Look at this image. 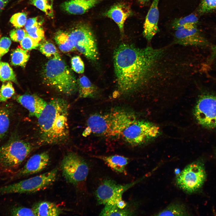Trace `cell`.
Returning a JSON list of instances; mask_svg holds the SVG:
<instances>
[{
	"instance_id": "6da1fadb",
	"label": "cell",
	"mask_w": 216,
	"mask_h": 216,
	"mask_svg": "<svg viewBox=\"0 0 216 216\" xmlns=\"http://www.w3.org/2000/svg\"><path fill=\"white\" fill-rule=\"evenodd\" d=\"M166 55L163 48H139L122 44L114 53L113 62L118 87L128 94L151 84L160 72Z\"/></svg>"
},
{
	"instance_id": "7a4b0ae2",
	"label": "cell",
	"mask_w": 216,
	"mask_h": 216,
	"mask_svg": "<svg viewBox=\"0 0 216 216\" xmlns=\"http://www.w3.org/2000/svg\"><path fill=\"white\" fill-rule=\"evenodd\" d=\"M69 106L65 100L55 98L47 104L38 118L41 141L46 144L64 141L69 135Z\"/></svg>"
},
{
	"instance_id": "3957f363",
	"label": "cell",
	"mask_w": 216,
	"mask_h": 216,
	"mask_svg": "<svg viewBox=\"0 0 216 216\" xmlns=\"http://www.w3.org/2000/svg\"><path fill=\"white\" fill-rule=\"evenodd\" d=\"M137 118L132 112L123 109L116 110L104 114L90 116L82 135L93 134L108 137L121 135L127 126Z\"/></svg>"
},
{
	"instance_id": "277c9868",
	"label": "cell",
	"mask_w": 216,
	"mask_h": 216,
	"mask_svg": "<svg viewBox=\"0 0 216 216\" xmlns=\"http://www.w3.org/2000/svg\"><path fill=\"white\" fill-rule=\"evenodd\" d=\"M43 76L48 86L66 95L71 94L77 89L75 77L59 54L51 58L46 63Z\"/></svg>"
},
{
	"instance_id": "5b68a950",
	"label": "cell",
	"mask_w": 216,
	"mask_h": 216,
	"mask_svg": "<svg viewBox=\"0 0 216 216\" xmlns=\"http://www.w3.org/2000/svg\"><path fill=\"white\" fill-rule=\"evenodd\" d=\"M58 170L54 168L44 173L17 183L0 187V194L32 193L45 188L54 182Z\"/></svg>"
},
{
	"instance_id": "8992f818",
	"label": "cell",
	"mask_w": 216,
	"mask_h": 216,
	"mask_svg": "<svg viewBox=\"0 0 216 216\" xmlns=\"http://www.w3.org/2000/svg\"><path fill=\"white\" fill-rule=\"evenodd\" d=\"M69 33L75 49L92 61L98 60V52L96 39L88 25L80 24Z\"/></svg>"
},
{
	"instance_id": "52a82bcc",
	"label": "cell",
	"mask_w": 216,
	"mask_h": 216,
	"mask_svg": "<svg viewBox=\"0 0 216 216\" xmlns=\"http://www.w3.org/2000/svg\"><path fill=\"white\" fill-rule=\"evenodd\" d=\"M29 143L21 140H11L0 147V166L11 170L20 165L32 150Z\"/></svg>"
},
{
	"instance_id": "ba28073f",
	"label": "cell",
	"mask_w": 216,
	"mask_h": 216,
	"mask_svg": "<svg viewBox=\"0 0 216 216\" xmlns=\"http://www.w3.org/2000/svg\"><path fill=\"white\" fill-rule=\"evenodd\" d=\"M206 177L203 164L197 161L188 165L178 174L176 182L178 187L183 191L192 193L202 187Z\"/></svg>"
},
{
	"instance_id": "9c48e42d",
	"label": "cell",
	"mask_w": 216,
	"mask_h": 216,
	"mask_svg": "<svg viewBox=\"0 0 216 216\" xmlns=\"http://www.w3.org/2000/svg\"><path fill=\"white\" fill-rule=\"evenodd\" d=\"M159 134V128L156 125L136 118L124 129L121 136L129 144L137 146L154 139Z\"/></svg>"
},
{
	"instance_id": "30bf717a",
	"label": "cell",
	"mask_w": 216,
	"mask_h": 216,
	"mask_svg": "<svg viewBox=\"0 0 216 216\" xmlns=\"http://www.w3.org/2000/svg\"><path fill=\"white\" fill-rule=\"evenodd\" d=\"M61 168L67 182L75 185L84 181L89 171L88 165L84 159L73 152L68 153L64 157Z\"/></svg>"
},
{
	"instance_id": "8fae6325",
	"label": "cell",
	"mask_w": 216,
	"mask_h": 216,
	"mask_svg": "<svg viewBox=\"0 0 216 216\" xmlns=\"http://www.w3.org/2000/svg\"><path fill=\"white\" fill-rule=\"evenodd\" d=\"M198 123L208 128H216V95L203 94L199 97L194 110Z\"/></svg>"
},
{
	"instance_id": "7c38bea8",
	"label": "cell",
	"mask_w": 216,
	"mask_h": 216,
	"mask_svg": "<svg viewBox=\"0 0 216 216\" xmlns=\"http://www.w3.org/2000/svg\"><path fill=\"white\" fill-rule=\"evenodd\" d=\"M138 182L136 181L121 184L112 180H105L96 190L95 195L98 203L104 205H115L122 199L124 193Z\"/></svg>"
},
{
	"instance_id": "4fadbf2b",
	"label": "cell",
	"mask_w": 216,
	"mask_h": 216,
	"mask_svg": "<svg viewBox=\"0 0 216 216\" xmlns=\"http://www.w3.org/2000/svg\"><path fill=\"white\" fill-rule=\"evenodd\" d=\"M174 37L175 43L182 46H206L208 44L197 27L175 30Z\"/></svg>"
},
{
	"instance_id": "5bb4252c",
	"label": "cell",
	"mask_w": 216,
	"mask_h": 216,
	"mask_svg": "<svg viewBox=\"0 0 216 216\" xmlns=\"http://www.w3.org/2000/svg\"><path fill=\"white\" fill-rule=\"evenodd\" d=\"M50 161V157L47 152L33 155L17 173L15 177H21L40 172L48 166Z\"/></svg>"
},
{
	"instance_id": "9a60e30c",
	"label": "cell",
	"mask_w": 216,
	"mask_h": 216,
	"mask_svg": "<svg viewBox=\"0 0 216 216\" xmlns=\"http://www.w3.org/2000/svg\"><path fill=\"white\" fill-rule=\"evenodd\" d=\"M160 0H153L147 14L143 27V34L150 42L159 31L158 3Z\"/></svg>"
},
{
	"instance_id": "2e32d148",
	"label": "cell",
	"mask_w": 216,
	"mask_h": 216,
	"mask_svg": "<svg viewBox=\"0 0 216 216\" xmlns=\"http://www.w3.org/2000/svg\"><path fill=\"white\" fill-rule=\"evenodd\" d=\"M16 99L28 111L30 116L38 118L47 104L42 98L34 95H19L16 97Z\"/></svg>"
},
{
	"instance_id": "e0dca14e",
	"label": "cell",
	"mask_w": 216,
	"mask_h": 216,
	"mask_svg": "<svg viewBox=\"0 0 216 216\" xmlns=\"http://www.w3.org/2000/svg\"><path fill=\"white\" fill-rule=\"evenodd\" d=\"M132 13L129 6L125 4L118 3L112 6L104 15L112 19L117 25L120 32L123 34L124 22Z\"/></svg>"
},
{
	"instance_id": "ac0fdd59",
	"label": "cell",
	"mask_w": 216,
	"mask_h": 216,
	"mask_svg": "<svg viewBox=\"0 0 216 216\" xmlns=\"http://www.w3.org/2000/svg\"><path fill=\"white\" fill-rule=\"evenodd\" d=\"M100 0H70L62 4V9L72 14L81 15L95 6Z\"/></svg>"
},
{
	"instance_id": "d6986e66",
	"label": "cell",
	"mask_w": 216,
	"mask_h": 216,
	"mask_svg": "<svg viewBox=\"0 0 216 216\" xmlns=\"http://www.w3.org/2000/svg\"><path fill=\"white\" fill-rule=\"evenodd\" d=\"M96 157L103 161L112 170L116 172L126 174V168L129 161L126 157L119 155L98 156Z\"/></svg>"
},
{
	"instance_id": "ffe728a7",
	"label": "cell",
	"mask_w": 216,
	"mask_h": 216,
	"mask_svg": "<svg viewBox=\"0 0 216 216\" xmlns=\"http://www.w3.org/2000/svg\"><path fill=\"white\" fill-rule=\"evenodd\" d=\"M32 209L36 216H57L62 213V209L55 204L48 201L37 202Z\"/></svg>"
},
{
	"instance_id": "44dd1931",
	"label": "cell",
	"mask_w": 216,
	"mask_h": 216,
	"mask_svg": "<svg viewBox=\"0 0 216 216\" xmlns=\"http://www.w3.org/2000/svg\"><path fill=\"white\" fill-rule=\"evenodd\" d=\"M79 96L81 98H94L96 95L97 90L89 79L86 76H81L78 80Z\"/></svg>"
},
{
	"instance_id": "7402d4cb",
	"label": "cell",
	"mask_w": 216,
	"mask_h": 216,
	"mask_svg": "<svg viewBox=\"0 0 216 216\" xmlns=\"http://www.w3.org/2000/svg\"><path fill=\"white\" fill-rule=\"evenodd\" d=\"M198 22L197 17L194 14H191L183 17L176 19L172 24L175 30L182 29H190L197 27Z\"/></svg>"
},
{
	"instance_id": "603a6c76",
	"label": "cell",
	"mask_w": 216,
	"mask_h": 216,
	"mask_svg": "<svg viewBox=\"0 0 216 216\" xmlns=\"http://www.w3.org/2000/svg\"><path fill=\"white\" fill-rule=\"evenodd\" d=\"M54 39L60 50L68 52L75 50L69 33L59 31L55 34Z\"/></svg>"
},
{
	"instance_id": "cb8c5ba5",
	"label": "cell",
	"mask_w": 216,
	"mask_h": 216,
	"mask_svg": "<svg viewBox=\"0 0 216 216\" xmlns=\"http://www.w3.org/2000/svg\"><path fill=\"white\" fill-rule=\"evenodd\" d=\"M189 213L186 207L178 203H173L157 213L155 216H187Z\"/></svg>"
},
{
	"instance_id": "d4e9b609",
	"label": "cell",
	"mask_w": 216,
	"mask_h": 216,
	"mask_svg": "<svg viewBox=\"0 0 216 216\" xmlns=\"http://www.w3.org/2000/svg\"><path fill=\"white\" fill-rule=\"evenodd\" d=\"M30 56L28 50L18 48L11 54V64L14 66L25 67Z\"/></svg>"
},
{
	"instance_id": "484cf974",
	"label": "cell",
	"mask_w": 216,
	"mask_h": 216,
	"mask_svg": "<svg viewBox=\"0 0 216 216\" xmlns=\"http://www.w3.org/2000/svg\"><path fill=\"white\" fill-rule=\"evenodd\" d=\"M10 113L7 108L0 107V141L7 134L10 125Z\"/></svg>"
},
{
	"instance_id": "4316f807",
	"label": "cell",
	"mask_w": 216,
	"mask_h": 216,
	"mask_svg": "<svg viewBox=\"0 0 216 216\" xmlns=\"http://www.w3.org/2000/svg\"><path fill=\"white\" fill-rule=\"evenodd\" d=\"M0 81L16 82V76L9 64L6 62H0Z\"/></svg>"
},
{
	"instance_id": "83f0119b",
	"label": "cell",
	"mask_w": 216,
	"mask_h": 216,
	"mask_svg": "<svg viewBox=\"0 0 216 216\" xmlns=\"http://www.w3.org/2000/svg\"><path fill=\"white\" fill-rule=\"evenodd\" d=\"M132 213L128 210L121 209L114 205H106L101 212V216H129Z\"/></svg>"
},
{
	"instance_id": "f1b7e54d",
	"label": "cell",
	"mask_w": 216,
	"mask_h": 216,
	"mask_svg": "<svg viewBox=\"0 0 216 216\" xmlns=\"http://www.w3.org/2000/svg\"><path fill=\"white\" fill-rule=\"evenodd\" d=\"M32 3L47 15L53 17V0H32Z\"/></svg>"
},
{
	"instance_id": "f546056e",
	"label": "cell",
	"mask_w": 216,
	"mask_h": 216,
	"mask_svg": "<svg viewBox=\"0 0 216 216\" xmlns=\"http://www.w3.org/2000/svg\"><path fill=\"white\" fill-rule=\"evenodd\" d=\"M39 49L43 55L47 57L52 58L59 54L55 45L48 41H43L39 44Z\"/></svg>"
},
{
	"instance_id": "4dcf8cb0",
	"label": "cell",
	"mask_w": 216,
	"mask_h": 216,
	"mask_svg": "<svg viewBox=\"0 0 216 216\" xmlns=\"http://www.w3.org/2000/svg\"><path fill=\"white\" fill-rule=\"evenodd\" d=\"M15 93V90L10 81L3 83L0 89V102H4L10 98Z\"/></svg>"
},
{
	"instance_id": "1f68e13d",
	"label": "cell",
	"mask_w": 216,
	"mask_h": 216,
	"mask_svg": "<svg viewBox=\"0 0 216 216\" xmlns=\"http://www.w3.org/2000/svg\"><path fill=\"white\" fill-rule=\"evenodd\" d=\"M25 30L29 36L39 43L44 38V32L41 26H33Z\"/></svg>"
},
{
	"instance_id": "d6a6232c",
	"label": "cell",
	"mask_w": 216,
	"mask_h": 216,
	"mask_svg": "<svg viewBox=\"0 0 216 216\" xmlns=\"http://www.w3.org/2000/svg\"><path fill=\"white\" fill-rule=\"evenodd\" d=\"M27 21L26 14L23 12L14 14L10 19L11 23L15 27L20 28L25 25Z\"/></svg>"
},
{
	"instance_id": "836d02e7",
	"label": "cell",
	"mask_w": 216,
	"mask_h": 216,
	"mask_svg": "<svg viewBox=\"0 0 216 216\" xmlns=\"http://www.w3.org/2000/svg\"><path fill=\"white\" fill-rule=\"evenodd\" d=\"M216 10V0H202L198 9L199 12L205 14Z\"/></svg>"
},
{
	"instance_id": "e575fe53",
	"label": "cell",
	"mask_w": 216,
	"mask_h": 216,
	"mask_svg": "<svg viewBox=\"0 0 216 216\" xmlns=\"http://www.w3.org/2000/svg\"><path fill=\"white\" fill-rule=\"evenodd\" d=\"M20 44L22 49L27 50L36 49L39 46V43L33 39L27 34L20 42Z\"/></svg>"
},
{
	"instance_id": "d590c367",
	"label": "cell",
	"mask_w": 216,
	"mask_h": 216,
	"mask_svg": "<svg viewBox=\"0 0 216 216\" xmlns=\"http://www.w3.org/2000/svg\"><path fill=\"white\" fill-rule=\"evenodd\" d=\"M13 216H36L33 209L23 207H16L11 211Z\"/></svg>"
},
{
	"instance_id": "8d00e7d4",
	"label": "cell",
	"mask_w": 216,
	"mask_h": 216,
	"mask_svg": "<svg viewBox=\"0 0 216 216\" xmlns=\"http://www.w3.org/2000/svg\"><path fill=\"white\" fill-rule=\"evenodd\" d=\"M72 69L78 74H82L84 70V63L80 56H76L73 57L71 60Z\"/></svg>"
},
{
	"instance_id": "74e56055",
	"label": "cell",
	"mask_w": 216,
	"mask_h": 216,
	"mask_svg": "<svg viewBox=\"0 0 216 216\" xmlns=\"http://www.w3.org/2000/svg\"><path fill=\"white\" fill-rule=\"evenodd\" d=\"M11 44V40L8 37H4L0 38V59L8 52Z\"/></svg>"
},
{
	"instance_id": "f35d334b",
	"label": "cell",
	"mask_w": 216,
	"mask_h": 216,
	"mask_svg": "<svg viewBox=\"0 0 216 216\" xmlns=\"http://www.w3.org/2000/svg\"><path fill=\"white\" fill-rule=\"evenodd\" d=\"M27 34L25 30L18 28L11 30L10 32V36L13 41L19 42L23 39Z\"/></svg>"
},
{
	"instance_id": "ab89813d",
	"label": "cell",
	"mask_w": 216,
	"mask_h": 216,
	"mask_svg": "<svg viewBox=\"0 0 216 216\" xmlns=\"http://www.w3.org/2000/svg\"><path fill=\"white\" fill-rule=\"evenodd\" d=\"M42 21L40 20L38 17L30 18L27 20L25 25V28H27L33 26H40L42 24Z\"/></svg>"
},
{
	"instance_id": "60d3db41",
	"label": "cell",
	"mask_w": 216,
	"mask_h": 216,
	"mask_svg": "<svg viewBox=\"0 0 216 216\" xmlns=\"http://www.w3.org/2000/svg\"><path fill=\"white\" fill-rule=\"evenodd\" d=\"M118 208L123 209H124L127 205V203L122 199L118 201L115 205Z\"/></svg>"
},
{
	"instance_id": "b9f144b4",
	"label": "cell",
	"mask_w": 216,
	"mask_h": 216,
	"mask_svg": "<svg viewBox=\"0 0 216 216\" xmlns=\"http://www.w3.org/2000/svg\"><path fill=\"white\" fill-rule=\"evenodd\" d=\"M10 0H0V12L7 5Z\"/></svg>"
},
{
	"instance_id": "7bdbcfd3",
	"label": "cell",
	"mask_w": 216,
	"mask_h": 216,
	"mask_svg": "<svg viewBox=\"0 0 216 216\" xmlns=\"http://www.w3.org/2000/svg\"><path fill=\"white\" fill-rule=\"evenodd\" d=\"M149 0H138L139 3L141 5H144L146 4L148 2Z\"/></svg>"
},
{
	"instance_id": "ee69618b",
	"label": "cell",
	"mask_w": 216,
	"mask_h": 216,
	"mask_svg": "<svg viewBox=\"0 0 216 216\" xmlns=\"http://www.w3.org/2000/svg\"></svg>"
}]
</instances>
